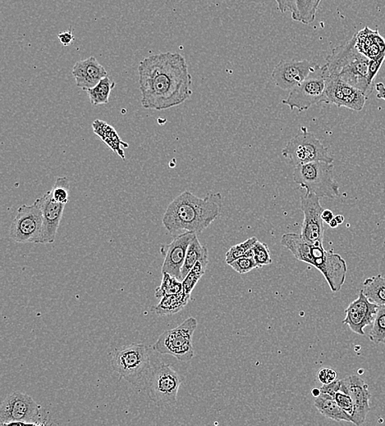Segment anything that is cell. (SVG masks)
<instances>
[{
	"instance_id": "obj_1",
	"label": "cell",
	"mask_w": 385,
	"mask_h": 426,
	"mask_svg": "<svg viewBox=\"0 0 385 426\" xmlns=\"http://www.w3.org/2000/svg\"><path fill=\"white\" fill-rule=\"evenodd\" d=\"M138 75L144 109L167 110L192 96V77L180 53H160L145 57L138 66Z\"/></svg>"
},
{
	"instance_id": "obj_2",
	"label": "cell",
	"mask_w": 385,
	"mask_h": 426,
	"mask_svg": "<svg viewBox=\"0 0 385 426\" xmlns=\"http://www.w3.org/2000/svg\"><path fill=\"white\" fill-rule=\"evenodd\" d=\"M222 208L221 193L210 194L201 198L186 190L167 207L163 225L173 237L187 232L199 235L221 216Z\"/></svg>"
},
{
	"instance_id": "obj_3",
	"label": "cell",
	"mask_w": 385,
	"mask_h": 426,
	"mask_svg": "<svg viewBox=\"0 0 385 426\" xmlns=\"http://www.w3.org/2000/svg\"><path fill=\"white\" fill-rule=\"evenodd\" d=\"M286 248L297 260L318 269L324 276L333 292L341 291L345 283L347 267L345 260L333 250L326 251L323 245H310L301 235L284 234L281 239Z\"/></svg>"
},
{
	"instance_id": "obj_4",
	"label": "cell",
	"mask_w": 385,
	"mask_h": 426,
	"mask_svg": "<svg viewBox=\"0 0 385 426\" xmlns=\"http://www.w3.org/2000/svg\"><path fill=\"white\" fill-rule=\"evenodd\" d=\"M370 59L356 46L355 37L333 49L324 66L328 75L337 76L363 91L369 98L374 87L369 83Z\"/></svg>"
},
{
	"instance_id": "obj_5",
	"label": "cell",
	"mask_w": 385,
	"mask_h": 426,
	"mask_svg": "<svg viewBox=\"0 0 385 426\" xmlns=\"http://www.w3.org/2000/svg\"><path fill=\"white\" fill-rule=\"evenodd\" d=\"M333 163L313 162L301 165L294 169L293 181L306 194H316L319 198H336L339 196V186L334 179Z\"/></svg>"
},
{
	"instance_id": "obj_6",
	"label": "cell",
	"mask_w": 385,
	"mask_h": 426,
	"mask_svg": "<svg viewBox=\"0 0 385 426\" xmlns=\"http://www.w3.org/2000/svg\"><path fill=\"white\" fill-rule=\"evenodd\" d=\"M111 367L134 386L147 378L151 369L147 347L143 343H132L119 347L111 355Z\"/></svg>"
},
{
	"instance_id": "obj_7",
	"label": "cell",
	"mask_w": 385,
	"mask_h": 426,
	"mask_svg": "<svg viewBox=\"0 0 385 426\" xmlns=\"http://www.w3.org/2000/svg\"><path fill=\"white\" fill-rule=\"evenodd\" d=\"M284 158L294 167L313 162L334 163L329 148L306 127H301L299 133L289 140L282 151Z\"/></svg>"
},
{
	"instance_id": "obj_8",
	"label": "cell",
	"mask_w": 385,
	"mask_h": 426,
	"mask_svg": "<svg viewBox=\"0 0 385 426\" xmlns=\"http://www.w3.org/2000/svg\"><path fill=\"white\" fill-rule=\"evenodd\" d=\"M146 380L149 398L157 406H173L177 403L182 378L171 366L157 363L151 367Z\"/></svg>"
},
{
	"instance_id": "obj_9",
	"label": "cell",
	"mask_w": 385,
	"mask_h": 426,
	"mask_svg": "<svg viewBox=\"0 0 385 426\" xmlns=\"http://www.w3.org/2000/svg\"><path fill=\"white\" fill-rule=\"evenodd\" d=\"M197 325L196 318H188L176 328L161 334L153 349L160 354L171 355L180 362L190 361L195 354L192 338Z\"/></svg>"
},
{
	"instance_id": "obj_10",
	"label": "cell",
	"mask_w": 385,
	"mask_h": 426,
	"mask_svg": "<svg viewBox=\"0 0 385 426\" xmlns=\"http://www.w3.org/2000/svg\"><path fill=\"white\" fill-rule=\"evenodd\" d=\"M326 72L319 67L299 85L289 91L287 98L282 103L290 109H297L299 113L308 110L313 105L326 103Z\"/></svg>"
},
{
	"instance_id": "obj_11",
	"label": "cell",
	"mask_w": 385,
	"mask_h": 426,
	"mask_svg": "<svg viewBox=\"0 0 385 426\" xmlns=\"http://www.w3.org/2000/svg\"><path fill=\"white\" fill-rule=\"evenodd\" d=\"M40 406L30 395L22 392H11L0 406V423L8 425L23 423L26 425H43L40 423Z\"/></svg>"
},
{
	"instance_id": "obj_12",
	"label": "cell",
	"mask_w": 385,
	"mask_h": 426,
	"mask_svg": "<svg viewBox=\"0 0 385 426\" xmlns=\"http://www.w3.org/2000/svg\"><path fill=\"white\" fill-rule=\"evenodd\" d=\"M42 213L35 202L19 207L10 228V237L18 243H38L42 230Z\"/></svg>"
},
{
	"instance_id": "obj_13",
	"label": "cell",
	"mask_w": 385,
	"mask_h": 426,
	"mask_svg": "<svg viewBox=\"0 0 385 426\" xmlns=\"http://www.w3.org/2000/svg\"><path fill=\"white\" fill-rule=\"evenodd\" d=\"M325 94L327 105L347 107L355 111H362L368 98L362 90L347 83L337 76L328 75L327 72Z\"/></svg>"
},
{
	"instance_id": "obj_14",
	"label": "cell",
	"mask_w": 385,
	"mask_h": 426,
	"mask_svg": "<svg viewBox=\"0 0 385 426\" xmlns=\"http://www.w3.org/2000/svg\"><path fill=\"white\" fill-rule=\"evenodd\" d=\"M301 210L304 214L301 227V237L310 245H323L325 226L321 214L324 209L320 198L314 194H305L301 196Z\"/></svg>"
},
{
	"instance_id": "obj_15",
	"label": "cell",
	"mask_w": 385,
	"mask_h": 426,
	"mask_svg": "<svg viewBox=\"0 0 385 426\" xmlns=\"http://www.w3.org/2000/svg\"><path fill=\"white\" fill-rule=\"evenodd\" d=\"M319 66L309 60H282L273 70L272 80L281 90L290 91L303 82Z\"/></svg>"
},
{
	"instance_id": "obj_16",
	"label": "cell",
	"mask_w": 385,
	"mask_h": 426,
	"mask_svg": "<svg viewBox=\"0 0 385 426\" xmlns=\"http://www.w3.org/2000/svg\"><path fill=\"white\" fill-rule=\"evenodd\" d=\"M42 213V230L38 243L48 245L55 241L58 229L64 212V204H60L51 196V191L43 194L34 202Z\"/></svg>"
},
{
	"instance_id": "obj_17",
	"label": "cell",
	"mask_w": 385,
	"mask_h": 426,
	"mask_svg": "<svg viewBox=\"0 0 385 426\" xmlns=\"http://www.w3.org/2000/svg\"><path fill=\"white\" fill-rule=\"evenodd\" d=\"M379 307V305L371 303L361 289L358 299L345 310L346 317L343 323L349 325L355 334L365 336V328L373 323Z\"/></svg>"
},
{
	"instance_id": "obj_18",
	"label": "cell",
	"mask_w": 385,
	"mask_h": 426,
	"mask_svg": "<svg viewBox=\"0 0 385 426\" xmlns=\"http://www.w3.org/2000/svg\"><path fill=\"white\" fill-rule=\"evenodd\" d=\"M341 391L351 396L353 401L354 412L351 423L362 425L371 411V395L368 384L358 375H350L340 380Z\"/></svg>"
},
{
	"instance_id": "obj_19",
	"label": "cell",
	"mask_w": 385,
	"mask_h": 426,
	"mask_svg": "<svg viewBox=\"0 0 385 426\" xmlns=\"http://www.w3.org/2000/svg\"><path fill=\"white\" fill-rule=\"evenodd\" d=\"M197 235L192 232L181 234L173 237L171 243L161 247L160 251L164 258L161 272L169 273L183 281L182 268L184 267L190 243Z\"/></svg>"
},
{
	"instance_id": "obj_20",
	"label": "cell",
	"mask_w": 385,
	"mask_h": 426,
	"mask_svg": "<svg viewBox=\"0 0 385 426\" xmlns=\"http://www.w3.org/2000/svg\"><path fill=\"white\" fill-rule=\"evenodd\" d=\"M72 74L78 88L84 91L93 88L103 78L108 77L105 68L93 56L77 61L73 66Z\"/></svg>"
},
{
	"instance_id": "obj_21",
	"label": "cell",
	"mask_w": 385,
	"mask_h": 426,
	"mask_svg": "<svg viewBox=\"0 0 385 426\" xmlns=\"http://www.w3.org/2000/svg\"><path fill=\"white\" fill-rule=\"evenodd\" d=\"M356 46L362 55L370 59L385 57V40L378 31L371 30L368 27L354 36Z\"/></svg>"
},
{
	"instance_id": "obj_22",
	"label": "cell",
	"mask_w": 385,
	"mask_h": 426,
	"mask_svg": "<svg viewBox=\"0 0 385 426\" xmlns=\"http://www.w3.org/2000/svg\"><path fill=\"white\" fill-rule=\"evenodd\" d=\"M92 130L99 139L106 144L110 150L117 154L123 160L126 159L124 148L129 147L128 144L120 138L117 131L102 120L97 119L92 123Z\"/></svg>"
},
{
	"instance_id": "obj_23",
	"label": "cell",
	"mask_w": 385,
	"mask_h": 426,
	"mask_svg": "<svg viewBox=\"0 0 385 426\" xmlns=\"http://www.w3.org/2000/svg\"><path fill=\"white\" fill-rule=\"evenodd\" d=\"M314 399H314V407L321 415L331 420L351 423V416L342 410L334 397L321 392L320 396Z\"/></svg>"
},
{
	"instance_id": "obj_24",
	"label": "cell",
	"mask_w": 385,
	"mask_h": 426,
	"mask_svg": "<svg viewBox=\"0 0 385 426\" xmlns=\"http://www.w3.org/2000/svg\"><path fill=\"white\" fill-rule=\"evenodd\" d=\"M190 299L191 295H186L184 291L175 295L164 296L154 308V312L161 317L173 315L182 311Z\"/></svg>"
},
{
	"instance_id": "obj_25",
	"label": "cell",
	"mask_w": 385,
	"mask_h": 426,
	"mask_svg": "<svg viewBox=\"0 0 385 426\" xmlns=\"http://www.w3.org/2000/svg\"><path fill=\"white\" fill-rule=\"evenodd\" d=\"M362 291L371 303L379 306L385 305V278L382 275L366 279L363 282Z\"/></svg>"
},
{
	"instance_id": "obj_26",
	"label": "cell",
	"mask_w": 385,
	"mask_h": 426,
	"mask_svg": "<svg viewBox=\"0 0 385 426\" xmlns=\"http://www.w3.org/2000/svg\"><path fill=\"white\" fill-rule=\"evenodd\" d=\"M321 0H295V11L293 19L308 25L316 19V12Z\"/></svg>"
},
{
	"instance_id": "obj_27",
	"label": "cell",
	"mask_w": 385,
	"mask_h": 426,
	"mask_svg": "<svg viewBox=\"0 0 385 426\" xmlns=\"http://www.w3.org/2000/svg\"><path fill=\"white\" fill-rule=\"evenodd\" d=\"M116 83L112 81L109 77L103 78L93 88L86 90L88 94L90 103L93 106L105 105L110 102L112 90L114 89Z\"/></svg>"
},
{
	"instance_id": "obj_28",
	"label": "cell",
	"mask_w": 385,
	"mask_h": 426,
	"mask_svg": "<svg viewBox=\"0 0 385 426\" xmlns=\"http://www.w3.org/2000/svg\"><path fill=\"white\" fill-rule=\"evenodd\" d=\"M208 256V250L205 246H203L197 238V235L195 237L188 246L187 255H186L185 262L183 268H182V279L185 278L190 271L192 270L194 265L199 260Z\"/></svg>"
},
{
	"instance_id": "obj_29",
	"label": "cell",
	"mask_w": 385,
	"mask_h": 426,
	"mask_svg": "<svg viewBox=\"0 0 385 426\" xmlns=\"http://www.w3.org/2000/svg\"><path fill=\"white\" fill-rule=\"evenodd\" d=\"M208 262V256L199 260L198 262L194 265L192 270L186 276L183 280V291L186 295H192L193 289L196 287L199 280L204 276Z\"/></svg>"
},
{
	"instance_id": "obj_30",
	"label": "cell",
	"mask_w": 385,
	"mask_h": 426,
	"mask_svg": "<svg viewBox=\"0 0 385 426\" xmlns=\"http://www.w3.org/2000/svg\"><path fill=\"white\" fill-rule=\"evenodd\" d=\"M163 278L159 287L156 289L155 296L161 299L164 296L175 295L183 291V281L169 273H162Z\"/></svg>"
},
{
	"instance_id": "obj_31",
	"label": "cell",
	"mask_w": 385,
	"mask_h": 426,
	"mask_svg": "<svg viewBox=\"0 0 385 426\" xmlns=\"http://www.w3.org/2000/svg\"><path fill=\"white\" fill-rule=\"evenodd\" d=\"M368 337L376 345H385V305L380 306Z\"/></svg>"
},
{
	"instance_id": "obj_32",
	"label": "cell",
	"mask_w": 385,
	"mask_h": 426,
	"mask_svg": "<svg viewBox=\"0 0 385 426\" xmlns=\"http://www.w3.org/2000/svg\"><path fill=\"white\" fill-rule=\"evenodd\" d=\"M70 182L68 177H58L51 190L53 200L62 204H67L69 202Z\"/></svg>"
},
{
	"instance_id": "obj_33",
	"label": "cell",
	"mask_w": 385,
	"mask_h": 426,
	"mask_svg": "<svg viewBox=\"0 0 385 426\" xmlns=\"http://www.w3.org/2000/svg\"><path fill=\"white\" fill-rule=\"evenodd\" d=\"M258 239L256 237H251L247 239L246 241L231 247L225 254V263L227 265H229L230 263L234 262V261L243 258V256H245L247 252L254 246L255 243L258 242Z\"/></svg>"
},
{
	"instance_id": "obj_34",
	"label": "cell",
	"mask_w": 385,
	"mask_h": 426,
	"mask_svg": "<svg viewBox=\"0 0 385 426\" xmlns=\"http://www.w3.org/2000/svg\"><path fill=\"white\" fill-rule=\"evenodd\" d=\"M251 250L259 268L272 264L271 251L266 243L258 241Z\"/></svg>"
},
{
	"instance_id": "obj_35",
	"label": "cell",
	"mask_w": 385,
	"mask_h": 426,
	"mask_svg": "<svg viewBox=\"0 0 385 426\" xmlns=\"http://www.w3.org/2000/svg\"><path fill=\"white\" fill-rule=\"evenodd\" d=\"M229 266L234 269L235 271L239 273V274H247L254 269L259 268L258 265L256 264L253 256H244L241 258L234 261V262L229 264Z\"/></svg>"
},
{
	"instance_id": "obj_36",
	"label": "cell",
	"mask_w": 385,
	"mask_h": 426,
	"mask_svg": "<svg viewBox=\"0 0 385 426\" xmlns=\"http://www.w3.org/2000/svg\"><path fill=\"white\" fill-rule=\"evenodd\" d=\"M334 398L336 400L338 406L342 408V410L345 412L351 418L354 412V404L351 396L346 394V392L338 391L335 394Z\"/></svg>"
},
{
	"instance_id": "obj_37",
	"label": "cell",
	"mask_w": 385,
	"mask_h": 426,
	"mask_svg": "<svg viewBox=\"0 0 385 426\" xmlns=\"http://www.w3.org/2000/svg\"><path fill=\"white\" fill-rule=\"evenodd\" d=\"M385 60V57H382L379 59H371L369 64V83L371 86L375 85V79L376 76L382 68V64Z\"/></svg>"
},
{
	"instance_id": "obj_38",
	"label": "cell",
	"mask_w": 385,
	"mask_h": 426,
	"mask_svg": "<svg viewBox=\"0 0 385 426\" xmlns=\"http://www.w3.org/2000/svg\"><path fill=\"white\" fill-rule=\"evenodd\" d=\"M337 372L330 368H323L318 372V379L323 384H330L337 380Z\"/></svg>"
},
{
	"instance_id": "obj_39",
	"label": "cell",
	"mask_w": 385,
	"mask_h": 426,
	"mask_svg": "<svg viewBox=\"0 0 385 426\" xmlns=\"http://www.w3.org/2000/svg\"><path fill=\"white\" fill-rule=\"evenodd\" d=\"M320 390L322 394H327L334 397L336 392L341 391V382L340 380H336L332 383L323 384Z\"/></svg>"
},
{
	"instance_id": "obj_40",
	"label": "cell",
	"mask_w": 385,
	"mask_h": 426,
	"mask_svg": "<svg viewBox=\"0 0 385 426\" xmlns=\"http://www.w3.org/2000/svg\"><path fill=\"white\" fill-rule=\"evenodd\" d=\"M279 10L283 14L290 12L293 14L295 11V0H275Z\"/></svg>"
},
{
	"instance_id": "obj_41",
	"label": "cell",
	"mask_w": 385,
	"mask_h": 426,
	"mask_svg": "<svg viewBox=\"0 0 385 426\" xmlns=\"http://www.w3.org/2000/svg\"><path fill=\"white\" fill-rule=\"evenodd\" d=\"M58 39H59L60 42L64 45V46H69V45L73 44L74 41V36L72 32V27L70 28V30L68 31L60 32L59 35H58Z\"/></svg>"
},
{
	"instance_id": "obj_42",
	"label": "cell",
	"mask_w": 385,
	"mask_h": 426,
	"mask_svg": "<svg viewBox=\"0 0 385 426\" xmlns=\"http://www.w3.org/2000/svg\"><path fill=\"white\" fill-rule=\"evenodd\" d=\"M375 89L376 90V97L378 99H382V101H385V85L382 82H379V83L375 85Z\"/></svg>"
},
{
	"instance_id": "obj_43",
	"label": "cell",
	"mask_w": 385,
	"mask_h": 426,
	"mask_svg": "<svg viewBox=\"0 0 385 426\" xmlns=\"http://www.w3.org/2000/svg\"><path fill=\"white\" fill-rule=\"evenodd\" d=\"M321 217L323 221L326 223V224H329V223L333 220L334 218V213L330 209H324L321 214Z\"/></svg>"
},
{
	"instance_id": "obj_44",
	"label": "cell",
	"mask_w": 385,
	"mask_h": 426,
	"mask_svg": "<svg viewBox=\"0 0 385 426\" xmlns=\"http://www.w3.org/2000/svg\"><path fill=\"white\" fill-rule=\"evenodd\" d=\"M331 228H337V227L339 226L338 222L336 221V219H335V217L333 219L332 221H331L329 224H328Z\"/></svg>"
},
{
	"instance_id": "obj_45",
	"label": "cell",
	"mask_w": 385,
	"mask_h": 426,
	"mask_svg": "<svg viewBox=\"0 0 385 426\" xmlns=\"http://www.w3.org/2000/svg\"><path fill=\"white\" fill-rule=\"evenodd\" d=\"M312 395L313 397H314V398H317V397L321 395L320 388H314V390H312Z\"/></svg>"
},
{
	"instance_id": "obj_46",
	"label": "cell",
	"mask_w": 385,
	"mask_h": 426,
	"mask_svg": "<svg viewBox=\"0 0 385 426\" xmlns=\"http://www.w3.org/2000/svg\"><path fill=\"white\" fill-rule=\"evenodd\" d=\"M334 217L336 219L339 225L343 224V222H345V217L342 216V215H338V216Z\"/></svg>"
}]
</instances>
